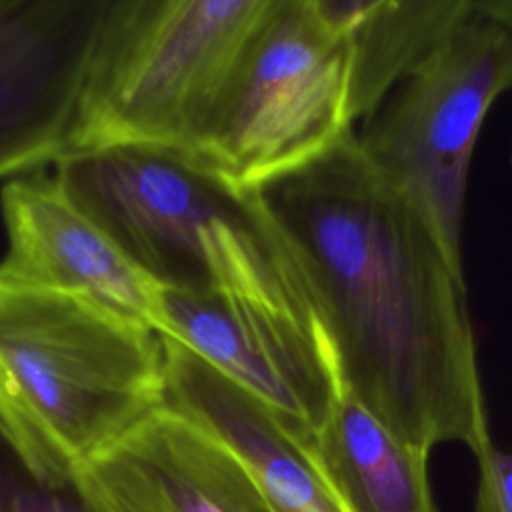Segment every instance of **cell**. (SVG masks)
I'll list each match as a JSON object with an SVG mask.
<instances>
[{
  "mask_svg": "<svg viewBox=\"0 0 512 512\" xmlns=\"http://www.w3.org/2000/svg\"><path fill=\"white\" fill-rule=\"evenodd\" d=\"M502 6L506 10V14L512 18V0H502Z\"/></svg>",
  "mask_w": 512,
  "mask_h": 512,
  "instance_id": "obj_16",
  "label": "cell"
},
{
  "mask_svg": "<svg viewBox=\"0 0 512 512\" xmlns=\"http://www.w3.org/2000/svg\"><path fill=\"white\" fill-rule=\"evenodd\" d=\"M54 176L164 290L330 338L294 250L254 190L186 154L136 146L70 152Z\"/></svg>",
  "mask_w": 512,
  "mask_h": 512,
  "instance_id": "obj_2",
  "label": "cell"
},
{
  "mask_svg": "<svg viewBox=\"0 0 512 512\" xmlns=\"http://www.w3.org/2000/svg\"><path fill=\"white\" fill-rule=\"evenodd\" d=\"M476 458L480 480L474 512H512V452L490 444Z\"/></svg>",
  "mask_w": 512,
  "mask_h": 512,
  "instance_id": "obj_15",
  "label": "cell"
},
{
  "mask_svg": "<svg viewBox=\"0 0 512 512\" xmlns=\"http://www.w3.org/2000/svg\"><path fill=\"white\" fill-rule=\"evenodd\" d=\"M2 2H4V0H0V6H2Z\"/></svg>",
  "mask_w": 512,
  "mask_h": 512,
  "instance_id": "obj_17",
  "label": "cell"
},
{
  "mask_svg": "<svg viewBox=\"0 0 512 512\" xmlns=\"http://www.w3.org/2000/svg\"><path fill=\"white\" fill-rule=\"evenodd\" d=\"M348 34L358 120H368L408 70L460 20L470 0H320Z\"/></svg>",
  "mask_w": 512,
  "mask_h": 512,
  "instance_id": "obj_13",
  "label": "cell"
},
{
  "mask_svg": "<svg viewBox=\"0 0 512 512\" xmlns=\"http://www.w3.org/2000/svg\"><path fill=\"white\" fill-rule=\"evenodd\" d=\"M166 318L164 336L250 392L304 446L316 440L344 396L328 336L168 290Z\"/></svg>",
  "mask_w": 512,
  "mask_h": 512,
  "instance_id": "obj_9",
  "label": "cell"
},
{
  "mask_svg": "<svg viewBox=\"0 0 512 512\" xmlns=\"http://www.w3.org/2000/svg\"><path fill=\"white\" fill-rule=\"evenodd\" d=\"M270 0H110L78 104L74 150L192 156Z\"/></svg>",
  "mask_w": 512,
  "mask_h": 512,
  "instance_id": "obj_4",
  "label": "cell"
},
{
  "mask_svg": "<svg viewBox=\"0 0 512 512\" xmlns=\"http://www.w3.org/2000/svg\"><path fill=\"white\" fill-rule=\"evenodd\" d=\"M506 90L512 18L500 0H470L356 132L368 160L408 196L458 266L472 152L490 106Z\"/></svg>",
  "mask_w": 512,
  "mask_h": 512,
  "instance_id": "obj_6",
  "label": "cell"
},
{
  "mask_svg": "<svg viewBox=\"0 0 512 512\" xmlns=\"http://www.w3.org/2000/svg\"><path fill=\"white\" fill-rule=\"evenodd\" d=\"M254 192L310 282L344 394L416 448L482 454L492 440L464 266L356 130Z\"/></svg>",
  "mask_w": 512,
  "mask_h": 512,
  "instance_id": "obj_1",
  "label": "cell"
},
{
  "mask_svg": "<svg viewBox=\"0 0 512 512\" xmlns=\"http://www.w3.org/2000/svg\"><path fill=\"white\" fill-rule=\"evenodd\" d=\"M74 480L100 512H274L242 460L166 404Z\"/></svg>",
  "mask_w": 512,
  "mask_h": 512,
  "instance_id": "obj_10",
  "label": "cell"
},
{
  "mask_svg": "<svg viewBox=\"0 0 512 512\" xmlns=\"http://www.w3.org/2000/svg\"><path fill=\"white\" fill-rule=\"evenodd\" d=\"M358 122L348 34L320 0H270L190 158L254 190Z\"/></svg>",
  "mask_w": 512,
  "mask_h": 512,
  "instance_id": "obj_5",
  "label": "cell"
},
{
  "mask_svg": "<svg viewBox=\"0 0 512 512\" xmlns=\"http://www.w3.org/2000/svg\"><path fill=\"white\" fill-rule=\"evenodd\" d=\"M160 340L164 404L228 446L256 478L274 512H348L308 446L260 400L174 338Z\"/></svg>",
  "mask_w": 512,
  "mask_h": 512,
  "instance_id": "obj_11",
  "label": "cell"
},
{
  "mask_svg": "<svg viewBox=\"0 0 512 512\" xmlns=\"http://www.w3.org/2000/svg\"><path fill=\"white\" fill-rule=\"evenodd\" d=\"M0 512H100L74 476L36 466L0 428Z\"/></svg>",
  "mask_w": 512,
  "mask_h": 512,
  "instance_id": "obj_14",
  "label": "cell"
},
{
  "mask_svg": "<svg viewBox=\"0 0 512 512\" xmlns=\"http://www.w3.org/2000/svg\"><path fill=\"white\" fill-rule=\"evenodd\" d=\"M160 334L76 294L0 274V428L74 476L164 406Z\"/></svg>",
  "mask_w": 512,
  "mask_h": 512,
  "instance_id": "obj_3",
  "label": "cell"
},
{
  "mask_svg": "<svg viewBox=\"0 0 512 512\" xmlns=\"http://www.w3.org/2000/svg\"><path fill=\"white\" fill-rule=\"evenodd\" d=\"M110 0L0 6V180L74 150L78 104Z\"/></svg>",
  "mask_w": 512,
  "mask_h": 512,
  "instance_id": "obj_7",
  "label": "cell"
},
{
  "mask_svg": "<svg viewBox=\"0 0 512 512\" xmlns=\"http://www.w3.org/2000/svg\"><path fill=\"white\" fill-rule=\"evenodd\" d=\"M6 250L0 274L92 300L164 336L166 290L64 190L52 174L4 182Z\"/></svg>",
  "mask_w": 512,
  "mask_h": 512,
  "instance_id": "obj_8",
  "label": "cell"
},
{
  "mask_svg": "<svg viewBox=\"0 0 512 512\" xmlns=\"http://www.w3.org/2000/svg\"><path fill=\"white\" fill-rule=\"evenodd\" d=\"M308 450L348 512H436L430 452L396 436L348 394Z\"/></svg>",
  "mask_w": 512,
  "mask_h": 512,
  "instance_id": "obj_12",
  "label": "cell"
}]
</instances>
